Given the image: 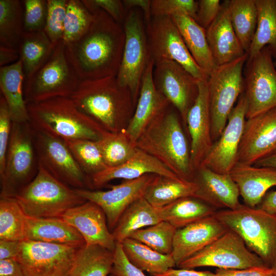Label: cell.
Wrapping results in <instances>:
<instances>
[{
  "label": "cell",
  "instance_id": "8992f818",
  "mask_svg": "<svg viewBox=\"0 0 276 276\" xmlns=\"http://www.w3.org/2000/svg\"><path fill=\"white\" fill-rule=\"evenodd\" d=\"M14 198L26 216L35 218L62 217L67 210L86 201L39 164L34 178Z\"/></svg>",
  "mask_w": 276,
  "mask_h": 276
},
{
  "label": "cell",
  "instance_id": "83f0119b",
  "mask_svg": "<svg viewBox=\"0 0 276 276\" xmlns=\"http://www.w3.org/2000/svg\"><path fill=\"white\" fill-rule=\"evenodd\" d=\"M25 240L82 247L80 233L62 217L35 218L26 216Z\"/></svg>",
  "mask_w": 276,
  "mask_h": 276
},
{
  "label": "cell",
  "instance_id": "52a82bcc",
  "mask_svg": "<svg viewBox=\"0 0 276 276\" xmlns=\"http://www.w3.org/2000/svg\"><path fill=\"white\" fill-rule=\"evenodd\" d=\"M81 80L68 62L62 40L55 45L48 61L24 83L26 104L57 97H70Z\"/></svg>",
  "mask_w": 276,
  "mask_h": 276
},
{
  "label": "cell",
  "instance_id": "cb8c5ba5",
  "mask_svg": "<svg viewBox=\"0 0 276 276\" xmlns=\"http://www.w3.org/2000/svg\"><path fill=\"white\" fill-rule=\"evenodd\" d=\"M192 181L197 186L194 196L217 210H234L241 204L239 189L229 174H220L201 166Z\"/></svg>",
  "mask_w": 276,
  "mask_h": 276
},
{
  "label": "cell",
  "instance_id": "6da1fadb",
  "mask_svg": "<svg viewBox=\"0 0 276 276\" xmlns=\"http://www.w3.org/2000/svg\"><path fill=\"white\" fill-rule=\"evenodd\" d=\"M92 14L87 32L65 44L67 59L81 80L117 76L125 44L122 25L102 10Z\"/></svg>",
  "mask_w": 276,
  "mask_h": 276
},
{
  "label": "cell",
  "instance_id": "b9f144b4",
  "mask_svg": "<svg viewBox=\"0 0 276 276\" xmlns=\"http://www.w3.org/2000/svg\"><path fill=\"white\" fill-rule=\"evenodd\" d=\"M64 141L80 168L89 178L107 168L97 141L87 140Z\"/></svg>",
  "mask_w": 276,
  "mask_h": 276
},
{
  "label": "cell",
  "instance_id": "d6986e66",
  "mask_svg": "<svg viewBox=\"0 0 276 276\" xmlns=\"http://www.w3.org/2000/svg\"><path fill=\"white\" fill-rule=\"evenodd\" d=\"M276 151V107L246 120L237 163L254 165Z\"/></svg>",
  "mask_w": 276,
  "mask_h": 276
},
{
  "label": "cell",
  "instance_id": "5bb4252c",
  "mask_svg": "<svg viewBox=\"0 0 276 276\" xmlns=\"http://www.w3.org/2000/svg\"><path fill=\"white\" fill-rule=\"evenodd\" d=\"M272 57L266 46L246 62L244 80L246 119L276 107V69Z\"/></svg>",
  "mask_w": 276,
  "mask_h": 276
},
{
  "label": "cell",
  "instance_id": "3957f363",
  "mask_svg": "<svg viewBox=\"0 0 276 276\" xmlns=\"http://www.w3.org/2000/svg\"><path fill=\"white\" fill-rule=\"evenodd\" d=\"M135 144L137 148L157 159L180 178L193 180L190 149L174 112L167 109L156 117Z\"/></svg>",
  "mask_w": 276,
  "mask_h": 276
},
{
  "label": "cell",
  "instance_id": "be15d7a7",
  "mask_svg": "<svg viewBox=\"0 0 276 276\" xmlns=\"http://www.w3.org/2000/svg\"><path fill=\"white\" fill-rule=\"evenodd\" d=\"M109 276H115V275H113V274H110L109 275Z\"/></svg>",
  "mask_w": 276,
  "mask_h": 276
},
{
  "label": "cell",
  "instance_id": "ab89813d",
  "mask_svg": "<svg viewBox=\"0 0 276 276\" xmlns=\"http://www.w3.org/2000/svg\"><path fill=\"white\" fill-rule=\"evenodd\" d=\"M107 167L121 165L135 153L137 147L125 129L116 133L107 131L97 141Z\"/></svg>",
  "mask_w": 276,
  "mask_h": 276
},
{
  "label": "cell",
  "instance_id": "7bdbcfd3",
  "mask_svg": "<svg viewBox=\"0 0 276 276\" xmlns=\"http://www.w3.org/2000/svg\"><path fill=\"white\" fill-rule=\"evenodd\" d=\"M93 19V14L81 0H68L62 39L64 44L74 42L85 34Z\"/></svg>",
  "mask_w": 276,
  "mask_h": 276
},
{
  "label": "cell",
  "instance_id": "f5cc1de1",
  "mask_svg": "<svg viewBox=\"0 0 276 276\" xmlns=\"http://www.w3.org/2000/svg\"><path fill=\"white\" fill-rule=\"evenodd\" d=\"M215 276H274L273 269L267 266L238 269H216Z\"/></svg>",
  "mask_w": 276,
  "mask_h": 276
},
{
  "label": "cell",
  "instance_id": "2e32d148",
  "mask_svg": "<svg viewBox=\"0 0 276 276\" xmlns=\"http://www.w3.org/2000/svg\"><path fill=\"white\" fill-rule=\"evenodd\" d=\"M154 85L179 112L185 124L188 112L198 93V80L183 67L172 60L154 64Z\"/></svg>",
  "mask_w": 276,
  "mask_h": 276
},
{
  "label": "cell",
  "instance_id": "4dcf8cb0",
  "mask_svg": "<svg viewBox=\"0 0 276 276\" xmlns=\"http://www.w3.org/2000/svg\"><path fill=\"white\" fill-rule=\"evenodd\" d=\"M161 221L159 208L153 206L142 197L127 208L111 232L116 241L121 242L136 231Z\"/></svg>",
  "mask_w": 276,
  "mask_h": 276
},
{
  "label": "cell",
  "instance_id": "c3c4849f",
  "mask_svg": "<svg viewBox=\"0 0 276 276\" xmlns=\"http://www.w3.org/2000/svg\"><path fill=\"white\" fill-rule=\"evenodd\" d=\"M12 120L7 102L0 97V175L4 171L6 157L10 139Z\"/></svg>",
  "mask_w": 276,
  "mask_h": 276
},
{
  "label": "cell",
  "instance_id": "f1b7e54d",
  "mask_svg": "<svg viewBox=\"0 0 276 276\" xmlns=\"http://www.w3.org/2000/svg\"><path fill=\"white\" fill-rule=\"evenodd\" d=\"M25 75L21 60L0 67V89L8 106L12 122H29L24 96Z\"/></svg>",
  "mask_w": 276,
  "mask_h": 276
},
{
  "label": "cell",
  "instance_id": "d590c367",
  "mask_svg": "<svg viewBox=\"0 0 276 276\" xmlns=\"http://www.w3.org/2000/svg\"><path fill=\"white\" fill-rule=\"evenodd\" d=\"M113 252L97 245L80 247L68 276H107L111 272Z\"/></svg>",
  "mask_w": 276,
  "mask_h": 276
},
{
  "label": "cell",
  "instance_id": "94428289",
  "mask_svg": "<svg viewBox=\"0 0 276 276\" xmlns=\"http://www.w3.org/2000/svg\"><path fill=\"white\" fill-rule=\"evenodd\" d=\"M254 165L276 169V151L257 162Z\"/></svg>",
  "mask_w": 276,
  "mask_h": 276
},
{
  "label": "cell",
  "instance_id": "9a60e30c",
  "mask_svg": "<svg viewBox=\"0 0 276 276\" xmlns=\"http://www.w3.org/2000/svg\"><path fill=\"white\" fill-rule=\"evenodd\" d=\"M79 248L24 240L20 243L16 260L24 276H68Z\"/></svg>",
  "mask_w": 276,
  "mask_h": 276
},
{
  "label": "cell",
  "instance_id": "d4e9b609",
  "mask_svg": "<svg viewBox=\"0 0 276 276\" xmlns=\"http://www.w3.org/2000/svg\"><path fill=\"white\" fill-rule=\"evenodd\" d=\"M228 4L229 0L221 3L219 13L206 29L208 44L217 66L232 62L247 53L232 25Z\"/></svg>",
  "mask_w": 276,
  "mask_h": 276
},
{
  "label": "cell",
  "instance_id": "ac0fdd59",
  "mask_svg": "<svg viewBox=\"0 0 276 276\" xmlns=\"http://www.w3.org/2000/svg\"><path fill=\"white\" fill-rule=\"evenodd\" d=\"M155 175L148 174L136 179L126 180L111 186L107 191L75 189L82 198L96 203L102 209L108 228L112 231L127 208L136 200L144 197L145 190Z\"/></svg>",
  "mask_w": 276,
  "mask_h": 276
},
{
  "label": "cell",
  "instance_id": "7a4b0ae2",
  "mask_svg": "<svg viewBox=\"0 0 276 276\" xmlns=\"http://www.w3.org/2000/svg\"><path fill=\"white\" fill-rule=\"evenodd\" d=\"M70 98L81 111L112 133L126 128L135 108L130 91L116 76L81 80Z\"/></svg>",
  "mask_w": 276,
  "mask_h": 276
},
{
  "label": "cell",
  "instance_id": "484cf974",
  "mask_svg": "<svg viewBox=\"0 0 276 276\" xmlns=\"http://www.w3.org/2000/svg\"><path fill=\"white\" fill-rule=\"evenodd\" d=\"M148 174L179 177L157 159L137 148L127 161L117 167L106 168L91 176L90 180L91 187L99 188L116 179L131 180Z\"/></svg>",
  "mask_w": 276,
  "mask_h": 276
},
{
  "label": "cell",
  "instance_id": "30bf717a",
  "mask_svg": "<svg viewBox=\"0 0 276 276\" xmlns=\"http://www.w3.org/2000/svg\"><path fill=\"white\" fill-rule=\"evenodd\" d=\"M123 26L125 44L116 77L121 86L129 90L136 106L142 78L151 60L146 25L142 10L137 8L128 10Z\"/></svg>",
  "mask_w": 276,
  "mask_h": 276
},
{
  "label": "cell",
  "instance_id": "f6af8a7d",
  "mask_svg": "<svg viewBox=\"0 0 276 276\" xmlns=\"http://www.w3.org/2000/svg\"><path fill=\"white\" fill-rule=\"evenodd\" d=\"M48 12L44 31L55 44L62 39L68 0H47Z\"/></svg>",
  "mask_w": 276,
  "mask_h": 276
},
{
  "label": "cell",
  "instance_id": "603a6c76",
  "mask_svg": "<svg viewBox=\"0 0 276 276\" xmlns=\"http://www.w3.org/2000/svg\"><path fill=\"white\" fill-rule=\"evenodd\" d=\"M228 229L215 214L177 229L172 252L176 266L212 243Z\"/></svg>",
  "mask_w": 276,
  "mask_h": 276
},
{
  "label": "cell",
  "instance_id": "e7e4bbea",
  "mask_svg": "<svg viewBox=\"0 0 276 276\" xmlns=\"http://www.w3.org/2000/svg\"><path fill=\"white\" fill-rule=\"evenodd\" d=\"M274 65H275V66H276V61H275V62H274Z\"/></svg>",
  "mask_w": 276,
  "mask_h": 276
},
{
  "label": "cell",
  "instance_id": "44dd1931",
  "mask_svg": "<svg viewBox=\"0 0 276 276\" xmlns=\"http://www.w3.org/2000/svg\"><path fill=\"white\" fill-rule=\"evenodd\" d=\"M62 218L80 233L85 245H99L113 252L116 241L104 212L96 203L86 201L67 210Z\"/></svg>",
  "mask_w": 276,
  "mask_h": 276
},
{
  "label": "cell",
  "instance_id": "7402d4cb",
  "mask_svg": "<svg viewBox=\"0 0 276 276\" xmlns=\"http://www.w3.org/2000/svg\"><path fill=\"white\" fill-rule=\"evenodd\" d=\"M154 66V63L151 60L142 78L133 114L125 129L134 143L146 128L156 117L166 111L170 104L154 85L153 79Z\"/></svg>",
  "mask_w": 276,
  "mask_h": 276
},
{
  "label": "cell",
  "instance_id": "11a10c76",
  "mask_svg": "<svg viewBox=\"0 0 276 276\" xmlns=\"http://www.w3.org/2000/svg\"><path fill=\"white\" fill-rule=\"evenodd\" d=\"M126 10L133 8H137L143 13L144 19L147 25L151 20V0H123L122 1Z\"/></svg>",
  "mask_w": 276,
  "mask_h": 276
},
{
  "label": "cell",
  "instance_id": "9f6ffc18",
  "mask_svg": "<svg viewBox=\"0 0 276 276\" xmlns=\"http://www.w3.org/2000/svg\"><path fill=\"white\" fill-rule=\"evenodd\" d=\"M21 241L0 240V260L16 259Z\"/></svg>",
  "mask_w": 276,
  "mask_h": 276
},
{
  "label": "cell",
  "instance_id": "bcb514c9",
  "mask_svg": "<svg viewBox=\"0 0 276 276\" xmlns=\"http://www.w3.org/2000/svg\"><path fill=\"white\" fill-rule=\"evenodd\" d=\"M198 9L197 1L151 0V17L172 16L185 14L195 19Z\"/></svg>",
  "mask_w": 276,
  "mask_h": 276
},
{
  "label": "cell",
  "instance_id": "4316f807",
  "mask_svg": "<svg viewBox=\"0 0 276 276\" xmlns=\"http://www.w3.org/2000/svg\"><path fill=\"white\" fill-rule=\"evenodd\" d=\"M244 204L257 208L266 192L276 186V169L237 163L229 173Z\"/></svg>",
  "mask_w": 276,
  "mask_h": 276
},
{
  "label": "cell",
  "instance_id": "5b68a950",
  "mask_svg": "<svg viewBox=\"0 0 276 276\" xmlns=\"http://www.w3.org/2000/svg\"><path fill=\"white\" fill-rule=\"evenodd\" d=\"M215 216L237 233L267 267H276V217L244 204L234 210H217Z\"/></svg>",
  "mask_w": 276,
  "mask_h": 276
},
{
  "label": "cell",
  "instance_id": "f907efd6",
  "mask_svg": "<svg viewBox=\"0 0 276 276\" xmlns=\"http://www.w3.org/2000/svg\"><path fill=\"white\" fill-rule=\"evenodd\" d=\"M115 276H146L143 271L131 264L126 258L121 243L116 242L111 273Z\"/></svg>",
  "mask_w": 276,
  "mask_h": 276
},
{
  "label": "cell",
  "instance_id": "60d3db41",
  "mask_svg": "<svg viewBox=\"0 0 276 276\" xmlns=\"http://www.w3.org/2000/svg\"><path fill=\"white\" fill-rule=\"evenodd\" d=\"M26 215L15 198L1 197L0 240H25Z\"/></svg>",
  "mask_w": 276,
  "mask_h": 276
},
{
  "label": "cell",
  "instance_id": "4fadbf2b",
  "mask_svg": "<svg viewBox=\"0 0 276 276\" xmlns=\"http://www.w3.org/2000/svg\"><path fill=\"white\" fill-rule=\"evenodd\" d=\"M32 132L39 164L48 172L74 189L92 188L90 178L63 140L32 127Z\"/></svg>",
  "mask_w": 276,
  "mask_h": 276
},
{
  "label": "cell",
  "instance_id": "ee69618b",
  "mask_svg": "<svg viewBox=\"0 0 276 276\" xmlns=\"http://www.w3.org/2000/svg\"><path fill=\"white\" fill-rule=\"evenodd\" d=\"M176 229L168 222L161 221L138 229L129 238L139 241L163 254H171Z\"/></svg>",
  "mask_w": 276,
  "mask_h": 276
},
{
  "label": "cell",
  "instance_id": "8d00e7d4",
  "mask_svg": "<svg viewBox=\"0 0 276 276\" xmlns=\"http://www.w3.org/2000/svg\"><path fill=\"white\" fill-rule=\"evenodd\" d=\"M258 17L255 33L248 52V58L267 46L276 59V0H255Z\"/></svg>",
  "mask_w": 276,
  "mask_h": 276
},
{
  "label": "cell",
  "instance_id": "d6a6232c",
  "mask_svg": "<svg viewBox=\"0 0 276 276\" xmlns=\"http://www.w3.org/2000/svg\"><path fill=\"white\" fill-rule=\"evenodd\" d=\"M44 30L24 32L18 48L25 79L31 77L49 59L55 47Z\"/></svg>",
  "mask_w": 276,
  "mask_h": 276
},
{
  "label": "cell",
  "instance_id": "6125c7cd",
  "mask_svg": "<svg viewBox=\"0 0 276 276\" xmlns=\"http://www.w3.org/2000/svg\"><path fill=\"white\" fill-rule=\"evenodd\" d=\"M274 270V276H276V267L275 268H272Z\"/></svg>",
  "mask_w": 276,
  "mask_h": 276
},
{
  "label": "cell",
  "instance_id": "9c48e42d",
  "mask_svg": "<svg viewBox=\"0 0 276 276\" xmlns=\"http://www.w3.org/2000/svg\"><path fill=\"white\" fill-rule=\"evenodd\" d=\"M247 53L229 63L217 66L207 80L213 143L221 134L234 105L244 90L243 68Z\"/></svg>",
  "mask_w": 276,
  "mask_h": 276
},
{
  "label": "cell",
  "instance_id": "816d5d0a",
  "mask_svg": "<svg viewBox=\"0 0 276 276\" xmlns=\"http://www.w3.org/2000/svg\"><path fill=\"white\" fill-rule=\"evenodd\" d=\"M197 3L198 9L195 20L206 30L219 13L221 3L219 0H199Z\"/></svg>",
  "mask_w": 276,
  "mask_h": 276
},
{
  "label": "cell",
  "instance_id": "ba28073f",
  "mask_svg": "<svg viewBox=\"0 0 276 276\" xmlns=\"http://www.w3.org/2000/svg\"><path fill=\"white\" fill-rule=\"evenodd\" d=\"M38 169L29 122H13L5 169L0 175L1 197L14 198L34 178Z\"/></svg>",
  "mask_w": 276,
  "mask_h": 276
},
{
  "label": "cell",
  "instance_id": "e0dca14e",
  "mask_svg": "<svg viewBox=\"0 0 276 276\" xmlns=\"http://www.w3.org/2000/svg\"><path fill=\"white\" fill-rule=\"evenodd\" d=\"M247 107V99L243 92L229 116L221 134L213 143L201 166L220 174L230 173L237 163L238 150L246 119Z\"/></svg>",
  "mask_w": 276,
  "mask_h": 276
},
{
  "label": "cell",
  "instance_id": "74e56055",
  "mask_svg": "<svg viewBox=\"0 0 276 276\" xmlns=\"http://www.w3.org/2000/svg\"><path fill=\"white\" fill-rule=\"evenodd\" d=\"M230 20L244 50L248 54L257 27L255 0H229Z\"/></svg>",
  "mask_w": 276,
  "mask_h": 276
},
{
  "label": "cell",
  "instance_id": "1f68e13d",
  "mask_svg": "<svg viewBox=\"0 0 276 276\" xmlns=\"http://www.w3.org/2000/svg\"><path fill=\"white\" fill-rule=\"evenodd\" d=\"M197 189V186L193 181L155 175L144 198L153 206L160 208L181 198L194 196Z\"/></svg>",
  "mask_w": 276,
  "mask_h": 276
},
{
  "label": "cell",
  "instance_id": "680465c9",
  "mask_svg": "<svg viewBox=\"0 0 276 276\" xmlns=\"http://www.w3.org/2000/svg\"><path fill=\"white\" fill-rule=\"evenodd\" d=\"M19 59L17 50L0 45V67L10 65Z\"/></svg>",
  "mask_w": 276,
  "mask_h": 276
},
{
  "label": "cell",
  "instance_id": "277c9868",
  "mask_svg": "<svg viewBox=\"0 0 276 276\" xmlns=\"http://www.w3.org/2000/svg\"><path fill=\"white\" fill-rule=\"evenodd\" d=\"M27 106L33 128L63 141H97L107 132L81 111L70 97H57Z\"/></svg>",
  "mask_w": 276,
  "mask_h": 276
},
{
  "label": "cell",
  "instance_id": "8fae6325",
  "mask_svg": "<svg viewBox=\"0 0 276 276\" xmlns=\"http://www.w3.org/2000/svg\"><path fill=\"white\" fill-rule=\"evenodd\" d=\"M266 266L263 260L250 251L243 239L228 229L212 243L180 263L179 268L215 267L238 269Z\"/></svg>",
  "mask_w": 276,
  "mask_h": 276
},
{
  "label": "cell",
  "instance_id": "ffe728a7",
  "mask_svg": "<svg viewBox=\"0 0 276 276\" xmlns=\"http://www.w3.org/2000/svg\"><path fill=\"white\" fill-rule=\"evenodd\" d=\"M207 80H198V95L186 119L191 137V163L194 173L213 144Z\"/></svg>",
  "mask_w": 276,
  "mask_h": 276
},
{
  "label": "cell",
  "instance_id": "db71d44e",
  "mask_svg": "<svg viewBox=\"0 0 276 276\" xmlns=\"http://www.w3.org/2000/svg\"><path fill=\"white\" fill-rule=\"evenodd\" d=\"M0 276H24V274L16 259H9L0 260Z\"/></svg>",
  "mask_w": 276,
  "mask_h": 276
},
{
  "label": "cell",
  "instance_id": "836d02e7",
  "mask_svg": "<svg viewBox=\"0 0 276 276\" xmlns=\"http://www.w3.org/2000/svg\"><path fill=\"white\" fill-rule=\"evenodd\" d=\"M159 210L162 220L177 229L214 215L218 210L194 196H188L160 208Z\"/></svg>",
  "mask_w": 276,
  "mask_h": 276
},
{
  "label": "cell",
  "instance_id": "f35d334b",
  "mask_svg": "<svg viewBox=\"0 0 276 276\" xmlns=\"http://www.w3.org/2000/svg\"><path fill=\"white\" fill-rule=\"evenodd\" d=\"M24 32L22 1L0 0V45L18 51Z\"/></svg>",
  "mask_w": 276,
  "mask_h": 276
},
{
  "label": "cell",
  "instance_id": "f546056e",
  "mask_svg": "<svg viewBox=\"0 0 276 276\" xmlns=\"http://www.w3.org/2000/svg\"><path fill=\"white\" fill-rule=\"evenodd\" d=\"M171 17L195 61L209 75L217 65L210 49L206 30L188 15L176 14Z\"/></svg>",
  "mask_w": 276,
  "mask_h": 276
},
{
  "label": "cell",
  "instance_id": "681fc988",
  "mask_svg": "<svg viewBox=\"0 0 276 276\" xmlns=\"http://www.w3.org/2000/svg\"><path fill=\"white\" fill-rule=\"evenodd\" d=\"M88 11L93 13L100 9L108 13L116 22L123 26L127 11L120 0H81Z\"/></svg>",
  "mask_w": 276,
  "mask_h": 276
},
{
  "label": "cell",
  "instance_id": "7c38bea8",
  "mask_svg": "<svg viewBox=\"0 0 276 276\" xmlns=\"http://www.w3.org/2000/svg\"><path fill=\"white\" fill-rule=\"evenodd\" d=\"M150 59L154 63L162 60L176 62L199 80L209 75L196 63L170 16L152 17L146 25Z\"/></svg>",
  "mask_w": 276,
  "mask_h": 276
},
{
  "label": "cell",
  "instance_id": "6f0895ef",
  "mask_svg": "<svg viewBox=\"0 0 276 276\" xmlns=\"http://www.w3.org/2000/svg\"><path fill=\"white\" fill-rule=\"evenodd\" d=\"M154 276H215V273L209 271H196L193 269L171 268L163 273Z\"/></svg>",
  "mask_w": 276,
  "mask_h": 276
},
{
  "label": "cell",
  "instance_id": "e575fe53",
  "mask_svg": "<svg viewBox=\"0 0 276 276\" xmlns=\"http://www.w3.org/2000/svg\"><path fill=\"white\" fill-rule=\"evenodd\" d=\"M120 243L129 262L142 271H146L153 276L176 266L172 254H161L130 238L125 239Z\"/></svg>",
  "mask_w": 276,
  "mask_h": 276
},
{
  "label": "cell",
  "instance_id": "7dc6e473",
  "mask_svg": "<svg viewBox=\"0 0 276 276\" xmlns=\"http://www.w3.org/2000/svg\"><path fill=\"white\" fill-rule=\"evenodd\" d=\"M24 31L33 32L44 30L48 12L46 0H24Z\"/></svg>",
  "mask_w": 276,
  "mask_h": 276
},
{
  "label": "cell",
  "instance_id": "91938a15",
  "mask_svg": "<svg viewBox=\"0 0 276 276\" xmlns=\"http://www.w3.org/2000/svg\"><path fill=\"white\" fill-rule=\"evenodd\" d=\"M257 208L276 217V190L266 194Z\"/></svg>",
  "mask_w": 276,
  "mask_h": 276
}]
</instances>
